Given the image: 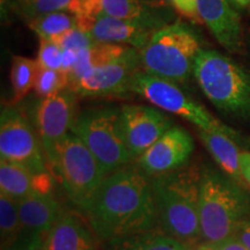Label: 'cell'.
Here are the masks:
<instances>
[{
  "mask_svg": "<svg viewBox=\"0 0 250 250\" xmlns=\"http://www.w3.org/2000/svg\"><path fill=\"white\" fill-rule=\"evenodd\" d=\"M83 213L100 239L117 245L153 230L158 211L152 177L129 165L107 175Z\"/></svg>",
  "mask_w": 250,
  "mask_h": 250,
  "instance_id": "cell-1",
  "label": "cell"
},
{
  "mask_svg": "<svg viewBox=\"0 0 250 250\" xmlns=\"http://www.w3.org/2000/svg\"><path fill=\"white\" fill-rule=\"evenodd\" d=\"M203 170L182 167L152 177L158 225L162 232L184 243L195 245L202 239L199 193Z\"/></svg>",
  "mask_w": 250,
  "mask_h": 250,
  "instance_id": "cell-2",
  "label": "cell"
},
{
  "mask_svg": "<svg viewBox=\"0 0 250 250\" xmlns=\"http://www.w3.org/2000/svg\"><path fill=\"white\" fill-rule=\"evenodd\" d=\"M250 213V197L226 174L203 169L199 193V223L204 243L233 236Z\"/></svg>",
  "mask_w": 250,
  "mask_h": 250,
  "instance_id": "cell-3",
  "label": "cell"
},
{
  "mask_svg": "<svg viewBox=\"0 0 250 250\" xmlns=\"http://www.w3.org/2000/svg\"><path fill=\"white\" fill-rule=\"evenodd\" d=\"M193 76L214 107L234 116L250 117V76L229 57L202 49Z\"/></svg>",
  "mask_w": 250,
  "mask_h": 250,
  "instance_id": "cell-4",
  "label": "cell"
},
{
  "mask_svg": "<svg viewBox=\"0 0 250 250\" xmlns=\"http://www.w3.org/2000/svg\"><path fill=\"white\" fill-rule=\"evenodd\" d=\"M197 33L189 24L175 21L153 35L140 52L146 73L182 83L193 74V65L202 50Z\"/></svg>",
  "mask_w": 250,
  "mask_h": 250,
  "instance_id": "cell-5",
  "label": "cell"
},
{
  "mask_svg": "<svg viewBox=\"0 0 250 250\" xmlns=\"http://www.w3.org/2000/svg\"><path fill=\"white\" fill-rule=\"evenodd\" d=\"M46 161L58 175L70 201L85 212L105 177L95 156L79 137L70 132L56 144Z\"/></svg>",
  "mask_w": 250,
  "mask_h": 250,
  "instance_id": "cell-6",
  "label": "cell"
},
{
  "mask_svg": "<svg viewBox=\"0 0 250 250\" xmlns=\"http://www.w3.org/2000/svg\"><path fill=\"white\" fill-rule=\"evenodd\" d=\"M71 132L88 147L105 176L133 160L124 137L120 109L94 108L81 111L76 116Z\"/></svg>",
  "mask_w": 250,
  "mask_h": 250,
  "instance_id": "cell-7",
  "label": "cell"
},
{
  "mask_svg": "<svg viewBox=\"0 0 250 250\" xmlns=\"http://www.w3.org/2000/svg\"><path fill=\"white\" fill-rule=\"evenodd\" d=\"M131 93L142 96L156 108L191 122L199 130L226 133L235 140L239 133L214 118L203 105L193 101L173 81L140 70L131 83Z\"/></svg>",
  "mask_w": 250,
  "mask_h": 250,
  "instance_id": "cell-8",
  "label": "cell"
},
{
  "mask_svg": "<svg viewBox=\"0 0 250 250\" xmlns=\"http://www.w3.org/2000/svg\"><path fill=\"white\" fill-rule=\"evenodd\" d=\"M27 117L14 107L0 116V158L28 168L35 177L46 174V159Z\"/></svg>",
  "mask_w": 250,
  "mask_h": 250,
  "instance_id": "cell-9",
  "label": "cell"
},
{
  "mask_svg": "<svg viewBox=\"0 0 250 250\" xmlns=\"http://www.w3.org/2000/svg\"><path fill=\"white\" fill-rule=\"evenodd\" d=\"M143 70L140 52L130 48L121 58L70 81V88L81 98H120L131 93V83Z\"/></svg>",
  "mask_w": 250,
  "mask_h": 250,
  "instance_id": "cell-10",
  "label": "cell"
},
{
  "mask_svg": "<svg viewBox=\"0 0 250 250\" xmlns=\"http://www.w3.org/2000/svg\"><path fill=\"white\" fill-rule=\"evenodd\" d=\"M20 228L12 250H42L62 217L61 206L49 192L34 191L19 202Z\"/></svg>",
  "mask_w": 250,
  "mask_h": 250,
  "instance_id": "cell-11",
  "label": "cell"
},
{
  "mask_svg": "<svg viewBox=\"0 0 250 250\" xmlns=\"http://www.w3.org/2000/svg\"><path fill=\"white\" fill-rule=\"evenodd\" d=\"M76 93L70 88L54 95L42 98L34 110V122L39 133L45 159H48L56 144L71 132L76 120Z\"/></svg>",
  "mask_w": 250,
  "mask_h": 250,
  "instance_id": "cell-12",
  "label": "cell"
},
{
  "mask_svg": "<svg viewBox=\"0 0 250 250\" xmlns=\"http://www.w3.org/2000/svg\"><path fill=\"white\" fill-rule=\"evenodd\" d=\"M122 127L132 159H138L173 123L156 108L140 104H125L120 108Z\"/></svg>",
  "mask_w": 250,
  "mask_h": 250,
  "instance_id": "cell-13",
  "label": "cell"
},
{
  "mask_svg": "<svg viewBox=\"0 0 250 250\" xmlns=\"http://www.w3.org/2000/svg\"><path fill=\"white\" fill-rule=\"evenodd\" d=\"M193 149L195 142L190 133L173 126L137 159V164L149 176H156L184 167Z\"/></svg>",
  "mask_w": 250,
  "mask_h": 250,
  "instance_id": "cell-14",
  "label": "cell"
},
{
  "mask_svg": "<svg viewBox=\"0 0 250 250\" xmlns=\"http://www.w3.org/2000/svg\"><path fill=\"white\" fill-rule=\"evenodd\" d=\"M197 7L202 22L225 49L233 54L242 51L241 20L228 0H197Z\"/></svg>",
  "mask_w": 250,
  "mask_h": 250,
  "instance_id": "cell-15",
  "label": "cell"
},
{
  "mask_svg": "<svg viewBox=\"0 0 250 250\" xmlns=\"http://www.w3.org/2000/svg\"><path fill=\"white\" fill-rule=\"evenodd\" d=\"M155 31L158 30L145 24L103 15L93 23L87 34L94 42L114 43L142 51Z\"/></svg>",
  "mask_w": 250,
  "mask_h": 250,
  "instance_id": "cell-16",
  "label": "cell"
},
{
  "mask_svg": "<svg viewBox=\"0 0 250 250\" xmlns=\"http://www.w3.org/2000/svg\"><path fill=\"white\" fill-rule=\"evenodd\" d=\"M103 13L111 18L133 21L159 30L171 23L174 11L166 4L144 0H102Z\"/></svg>",
  "mask_w": 250,
  "mask_h": 250,
  "instance_id": "cell-17",
  "label": "cell"
},
{
  "mask_svg": "<svg viewBox=\"0 0 250 250\" xmlns=\"http://www.w3.org/2000/svg\"><path fill=\"white\" fill-rule=\"evenodd\" d=\"M42 250H98L87 225L74 214H62Z\"/></svg>",
  "mask_w": 250,
  "mask_h": 250,
  "instance_id": "cell-18",
  "label": "cell"
},
{
  "mask_svg": "<svg viewBox=\"0 0 250 250\" xmlns=\"http://www.w3.org/2000/svg\"><path fill=\"white\" fill-rule=\"evenodd\" d=\"M198 136L224 173L236 182H241L243 180L240 170L241 152L237 147L235 139L226 133L204 130H199Z\"/></svg>",
  "mask_w": 250,
  "mask_h": 250,
  "instance_id": "cell-19",
  "label": "cell"
},
{
  "mask_svg": "<svg viewBox=\"0 0 250 250\" xmlns=\"http://www.w3.org/2000/svg\"><path fill=\"white\" fill-rule=\"evenodd\" d=\"M36 191L35 176L22 165L0 160V192L20 202Z\"/></svg>",
  "mask_w": 250,
  "mask_h": 250,
  "instance_id": "cell-20",
  "label": "cell"
},
{
  "mask_svg": "<svg viewBox=\"0 0 250 250\" xmlns=\"http://www.w3.org/2000/svg\"><path fill=\"white\" fill-rule=\"evenodd\" d=\"M129 49L130 46L114 44V43L94 42V44L89 48L79 52L76 67L70 73V81L83 76L87 72L116 61Z\"/></svg>",
  "mask_w": 250,
  "mask_h": 250,
  "instance_id": "cell-21",
  "label": "cell"
},
{
  "mask_svg": "<svg viewBox=\"0 0 250 250\" xmlns=\"http://www.w3.org/2000/svg\"><path fill=\"white\" fill-rule=\"evenodd\" d=\"M118 250H195V248L192 245L184 243L164 232L149 230L118 243Z\"/></svg>",
  "mask_w": 250,
  "mask_h": 250,
  "instance_id": "cell-22",
  "label": "cell"
},
{
  "mask_svg": "<svg viewBox=\"0 0 250 250\" xmlns=\"http://www.w3.org/2000/svg\"><path fill=\"white\" fill-rule=\"evenodd\" d=\"M36 59H31L22 56H14L12 59L11 83L13 88V103L21 101L24 96L34 88L37 73Z\"/></svg>",
  "mask_w": 250,
  "mask_h": 250,
  "instance_id": "cell-23",
  "label": "cell"
},
{
  "mask_svg": "<svg viewBox=\"0 0 250 250\" xmlns=\"http://www.w3.org/2000/svg\"><path fill=\"white\" fill-rule=\"evenodd\" d=\"M29 27L41 40L52 41L76 27V18L68 12H55L29 21Z\"/></svg>",
  "mask_w": 250,
  "mask_h": 250,
  "instance_id": "cell-24",
  "label": "cell"
},
{
  "mask_svg": "<svg viewBox=\"0 0 250 250\" xmlns=\"http://www.w3.org/2000/svg\"><path fill=\"white\" fill-rule=\"evenodd\" d=\"M20 228L19 202L0 192V235L1 249L13 248Z\"/></svg>",
  "mask_w": 250,
  "mask_h": 250,
  "instance_id": "cell-25",
  "label": "cell"
},
{
  "mask_svg": "<svg viewBox=\"0 0 250 250\" xmlns=\"http://www.w3.org/2000/svg\"><path fill=\"white\" fill-rule=\"evenodd\" d=\"M74 0H13V8L27 20L55 13L68 12L71 13Z\"/></svg>",
  "mask_w": 250,
  "mask_h": 250,
  "instance_id": "cell-26",
  "label": "cell"
},
{
  "mask_svg": "<svg viewBox=\"0 0 250 250\" xmlns=\"http://www.w3.org/2000/svg\"><path fill=\"white\" fill-rule=\"evenodd\" d=\"M68 86H70V76L65 71L37 67L34 89L41 99L62 92L67 89Z\"/></svg>",
  "mask_w": 250,
  "mask_h": 250,
  "instance_id": "cell-27",
  "label": "cell"
},
{
  "mask_svg": "<svg viewBox=\"0 0 250 250\" xmlns=\"http://www.w3.org/2000/svg\"><path fill=\"white\" fill-rule=\"evenodd\" d=\"M36 62L41 67L62 70V49L52 41L41 40Z\"/></svg>",
  "mask_w": 250,
  "mask_h": 250,
  "instance_id": "cell-28",
  "label": "cell"
},
{
  "mask_svg": "<svg viewBox=\"0 0 250 250\" xmlns=\"http://www.w3.org/2000/svg\"><path fill=\"white\" fill-rule=\"evenodd\" d=\"M52 42H55L62 50H74L78 52L83 51V50L94 44L92 37L77 27L72 28L62 35L58 36L57 39L52 40Z\"/></svg>",
  "mask_w": 250,
  "mask_h": 250,
  "instance_id": "cell-29",
  "label": "cell"
},
{
  "mask_svg": "<svg viewBox=\"0 0 250 250\" xmlns=\"http://www.w3.org/2000/svg\"><path fill=\"white\" fill-rule=\"evenodd\" d=\"M182 17L196 23H203L197 7V0H166Z\"/></svg>",
  "mask_w": 250,
  "mask_h": 250,
  "instance_id": "cell-30",
  "label": "cell"
},
{
  "mask_svg": "<svg viewBox=\"0 0 250 250\" xmlns=\"http://www.w3.org/2000/svg\"><path fill=\"white\" fill-rule=\"evenodd\" d=\"M208 245H210L214 250H250L235 235L225 239L220 242L208 243Z\"/></svg>",
  "mask_w": 250,
  "mask_h": 250,
  "instance_id": "cell-31",
  "label": "cell"
},
{
  "mask_svg": "<svg viewBox=\"0 0 250 250\" xmlns=\"http://www.w3.org/2000/svg\"><path fill=\"white\" fill-rule=\"evenodd\" d=\"M78 58H79V52L74 51V50H62V71H65L66 73H70L73 71V68L76 67Z\"/></svg>",
  "mask_w": 250,
  "mask_h": 250,
  "instance_id": "cell-32",
  "label": "cell"
},
{
  "mask_svg": "<svg viewBox=\"0 0 250 250\" xmlns=\"http://www.w3.org/2000/svg\"><path fill=\"white\" fill-rule=\"evenodd\" d=\"M240 170L245 182L250 187V152H241L240 154Z\"/></svg>",
  "mask_w": 250,
  "mask_h": 250,
  "instance_id": "cell-33",
  "label": "cell"
},
{
  "mask_svg": "<svg viewBox=\"0 0 250 250\" xmlns=\"http://www.w3.org/2000/svg\"><path fill=\"white\" fill-rule=\"evenodd\" d=\"M234 235L250 249V219H247L245 223L240 225Z\"/></svg>",
  "mask_w": 250,
  "mask_h": 250,
  "instance_id": "cell-34",
  "label": "cell"
},
{
  "mask_svg": "<svg viewBox=\"0 0 250 250\" xmlns=\"http://www.w3.org/2000/svg\"><path fill=\"white\" fill-rule=\"evenodd\" d=\"M235 4H237L241 7H247V6H250V0H233Z\"/></svg>",
  "mask_w": 250,
  "mask_h": 250,
  "instance_id": "cell-35",
  "label": "cell"
},
{
  "mask_svg": "<svg viewBox=\"0 0 250 250\" xmlns=\"http://www.w3.org/2000/svg\"><path fill=\"white\" fill-rule=\"evenodd\" d=\"M195 250H214L213 248L210 245H208V243H204V245L197 247V248Z\"/></svg>",
  "mask_w": 250,
  "mask_h": 250,
  "instance_id": "cell-36",
  "label": "cell"
},
{
  "mask_svg": "<svg viewBox=\"0 0 250 250\" xmlns=\"http://www.w3.org/2000/svg\"><path fill=\"white\" fill-rule=\"evenodd\" d=\"M144 1L152 2V4H165L166 0H144Z\"/></svg>",
  "mask_w": 250,
  "mask_h": 250,
  "instance_id": "cell-37",
  "label": "cell"
}]
</instances>
